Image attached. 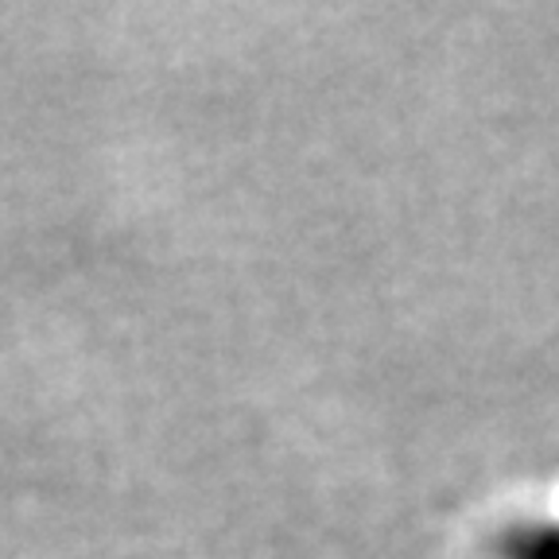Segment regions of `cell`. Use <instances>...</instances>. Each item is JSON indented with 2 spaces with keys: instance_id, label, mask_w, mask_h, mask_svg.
Instances as JSON below:
<instances>
[{
  "instance_id": "6da1fadb",
  "label": "cell",
  "mask_w": 559,
  "mask_h": 559,
  "mask_svg": "<svg viewBox=\"0 0 559 559\" xmlns=\"http://www.w3.org/2000/svg\"><path fill=\"white\" fill-rule=\"evenodd\" d=\"M501 559H559V524H516L498 540Z\"/></svg>"
}]
</instances>
